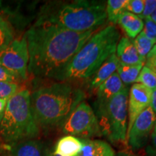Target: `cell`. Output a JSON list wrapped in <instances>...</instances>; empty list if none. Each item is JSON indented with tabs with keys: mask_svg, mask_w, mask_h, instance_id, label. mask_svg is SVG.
<instances>
[{
	"mask_svg": "<svg viewBox=\"0 0 156 156\" xmlns=\"http://www.w3.org/2000/svg\"><path fill=\"white\" fill-rule=\"evenodd\" d=\"M119 65V61L116 55L115 54H112L93 75L90 83V88L93 90H97L103 82L116 73Z\"/></svg>",
	"mask_w": 156,
	"mask_h": 156,
	"instance_id": "4fadbf2b",
	"label": "cell"
},
{
	"mask_svg": "<svg viewBox=\"0 0 156 156\" xmlns=\"http://www.w3.org/2000/svg\"><path fill=\"white\" fill-rule=\"evenodd\" d=\"M128 0H108L106 3V15L109 22L116 24L124 12Z\"/></svg>",
	"mask_w": 156,
	"mask_h": 156,
	"instance_id": "d6986e66",
	"label": "cell"
},
{
	"mask_svg": "<svg viewBox=\"0 0 156 156\" xmlns=\"http://www.w3.org/2000/svg\"><path fill=\"white\" fill-rule=\"evenodd\" d=\"M120 33L114 25L95 33L54 80L66 83L93 77L104 62L116 53Z\"/></svg>",
	"mask_w": 156,
	"mask_h": 156,
	"instance_id": "3957f363",
	"label": "cell"
},
{
	"mask_svg": "<svg viewBox=\"0 0 156 156\" xmlns=\"http://www.w3.org/2000/svg\"><path fill=\"white\" fill-rule=\"evenodd\" d=\"M3 148V143H2V140L1 136H0V151Z\"/></svg>",
	"mask_w": 156,
	"mask_h": 156,
	"instance_id": "d6a6232c",
	"label": "cell"
},
{
	"mask_svg": "<svg viewBox=\"0 0 156 156\" xmlns=\"http://www.w3.org/2000/svg\"><path fill=\"white\" fill-rule=\"evenodd\" d=\"M144 64H145V62H141V63L133 64V65H127V64L119 63L116 73L124 85L126 86L132 83H136V79Z\"/></svg>",
	"mask_w": 156,
	"mask_h": 156,
	"instance_id": "ac0fdd59",
	"label": "cell"
},
{
	"mask_svg": "<svg viewBox=\"0 0 156 156\" xmlns=\"http://www.w3.org/2000/svg\"><path fill=\"white\" fill-rule=\"evenodd\" d=\"M82 147L83 142L79 138L67 135L58 140L54 153L60 156H77Z\"/></svg>",
	"mask_w": 156,
	"mask_h": 156,
	"instance_id": "2e32d148",
	"label": "cell"
},
{
	"mask_svg": "<svg viewBox=\"0 0 156 156\" xmlns=\"http://www.w3.org/2000/svg\"><path fill=\"white\" fill-rule=\"evenodd\" d=\"M97 30L77 33L37 21L25 35L29 56L28 72L36 77L54 79Z\"/></svg>",
	"mask_w": 156,
	"mask_h": 156,
	"instance_id": "6da1fadb",
	"label": "cell"
},
{
	"mask_svg": "<svg viewBox=\"0 0 156 156\" xmlns=\"http://www.w3.org/2000/svg\"><path fill=\"white\" fill-rule=\"evenodd\" d=\"M116 56L119 63L133 65L145 62V58L139 55L133 41L126 37H123L119 40L116 46Z\"/></svg>",
	"mask_w": 156,
	"mask_h": 156,
	"instance_id": "7c38bea8",
	"label": "cell"
},
{
	"mask_svg": "<svg viewBox=\"0 0 156 156\" xmlns=\"http://www.w3.org/2000/svg\"><path fill=\"white\" fill-rule=\"evenodd\" d=\"M156 122V116L148 106L136 118L126 135V142L133 150L142 148L147 143Z\"/></svg>",
	"mask_w": 156,
	"mask_h": 156,
	"instance_id": "9c48e42d",
	"label": "cell"
},
{
	"mask_svg": "<svg viewBox=\"0 0 156 156\" xmlns=\"http://www.w3.org/2000/svg\"><path fill=\"white\" fill-rule=\"evenodd\" d=\"M12 156H45L44 147L40 142L28 140L15 144L12 149Z\"/></svg>",
	"mask_w": 156,
	"mask_h": 156,
	"instance_id": "e0dca14e",
	"label": "cell"
},
{
	"mask_svg": "<svg viewBox=\"0 0 156 156\" xmlns=\"http://www.w3.org/2000/svg\"><path fill=\"white\" fill-rule=\"evenodd\" d=\"M125 87L126 86L121 80L117 73L113 74L97 89V99L95 102L96 108L104 105Z\"/></svg>",
	"mask_w": 156,
	"mask_h": 156,
	"instance_id": "8fae6325",
	"label": "cell"
},
{
	"mask_svg": "<svg viewBox=\"0 0 156 156\" xmlns=\"http://www.w3.org/2000/svg\"><path fill=\"white\" fill-rule=\"evenodd\" d=\"M126 36L129 38H135L142 32L144 28V22L137 15L124 12L117 22Z\"/></svg>",
	"mask_w": 156,
	"mask_h": 156,
	"instance_id": "9a60e30c",
	"label": "cell"
},
{
	"mask_svg": "<svg viewBox=\"0 0 156 156\" xmlns=\"http://www.w3.org/2000/svg\"><path fill=\"white\" fill-rule=\"evenodd\" d=\"M60 126L63 133L80 136L83 139L101 134L96 115L84 101L74 109Z\"/></svg>",
	"mask_w": 156,
	"mask_h": 156,
	"instance_id": "52a82bcc",
	"label": "cell"
},
{
	"mask_svg": "<svg viewBox=\"0 0 156 156\" xmlns=\"http://www.w3.org/2000/svg\"><path fill=\"white\" fill-rule=\"evenodd\" d=\"M153 109V111L155 113L156 116V88L153 89L152 90V95H151V106H150Z\"/></svg>",
	"mask_w": 156,
	"mask_h": 156,
	"instance_id": "f1b7e54d",
	"label": "cell"
},
{
	"mask_svg": "<svg viewBox=\"0 0 156 156\" xmlns=\"http://www.w3.org/2000/svg\"><path fill=\"white\" fill-rule=\"evenodd\" d=\"M106 5L103 2L76 0L48 7L38 22H46L77 33L98 29L107 19Z\"/></svg>",
	"mask_w": 156,
	"mask_h": 156,
	"instance_id": "277c9868",
	"label": "cell"
},
{
	"mask_svg": "<svg viewBox=\"0 0 156 156\" xmlns=\"http://www.w3.org/2000/svg\"><path fill=\"white\" fill-rule=\"evenodd\" d=\"M145 67L156 73V44L145 57Z\"/></svg>",
	"mask_w": 156,
	"mask_h": 156,
	"instance_id": "83f0119b",
	"label": "cell"
},
{
	"mask_svg": "<svg viewBox=\"0 0 156 156\" xmlns=\"http://www.w3.org/2000/svg\"><path fill=\"white\" fill-rule=\"evenodd\" d=\"M142 32L147 38L156 44V24L150 17L145 19L144 28Z\"/></svg>",
	"mask_w": 156,
	"mask_h": 156,
	"instance_id": "cb8c5ba5",
	"label": "cell"
},
{
	"mask_svg": "<svg viewBox=\"0 0 156 156\" xmlns=\"http://www.w3.org/2000/svg\"><path fill=\"white\" fill-rule=\"evenodd\" d=\"M39 126L35 119L28 90H19L7 100L0 119V136L8 143L16 144L33 140L39 134Z\"/></svg>",
	"mask_w": 156,
	"mask_h": 156,
	"instance_id": "5b68a950",
	"label": "cell"
},
{
	"mask_svg": "<svg viewBox=\"0 0 156 156\" xmlns=\"http://www.w3.org/2000/svg\"><path fill=\"white\" fill-rule=\"evenodd\" d=\"M7 102V99H0V119H1L2 116L4 114V112L5 110Z\"/></svg>",
	"mask_w": 156,
	"mask_h": 156,
	"instance_id": "f546056e",
	"label": "cell"
},
{
	"mask_svg": "<svg viewBox=\"0 0 156 156\" xmlns=\"http://www.w3.org/2000/svg\"><path fill=\"white\" fill-rule=\"evenodd\" d=\"M49 156H60V155H56V154H54V153H53L52 154H51V155H50Z\"/></svg>",
	"mask_w": 156,
	"mask_h": 156,
	"instance_id": "836d02e7",
	"label": "cell"
},
{
	"mask_svg": "<svg viewBox=\"0 0 156 156\" xmlns=\"http://www.w3.org/2000/svg\"><path fill=\"white\" fill-rule=\"evenodd\" d=\"M28 50L26 37L15 39L0 51V66L16 74L25 80L28 77Z\"/></svg>",
	"mask_w": 156,
	"mask_h": 156,
	"instance_id": "ba28073f",
	"label": "cell"
},
{
	"mask_svg": "<svg viewBox=\"0 0 156 156\" xmlns=\"http://www.w3.org/2000/svg\"><path fill=\"white\" fill-rule=\"evenodd\" d=\"M150 18H151L152 20H153V22L156 24V8H155V10H154L153 14L151 15V16L150 17Z\"/></svg>",
	"mask_w": 156,
	"mask_h": 156,
	"instance_id": "1f68e13d",
	"label": "cell"
},
{
	"mask_svg": "<svg viewBox=\"0 0 156 156\" xmlns=\"http://www.w3.org/2000/svg\"><path fill=\"white\" fill-rule=\"evenodd\" d=\"M21 81L22 80L18 75L0 66V82H7V83H15L19 85Z\"/></svg>",
	"mask_w": 156,
	"mask_h": 156,
	"instance_id": "484cf974",
	"label": "cell"
},
{
	"mask_svg": "<svg viewBox=\"0 0 156 156\" xmlns=\"http://www.w3.org/2000/svg\"><path fill=\"white\" fill-rule=\"evenodd\" d=\"M14 41V32L10 24L0 16V51Z\"/></svg>",
	"mask_w": 156,
	"mask_h": 156,
	"instance_id": "ffe728a7",
	"label": "cell"
},
{
	"mask_svg": "<svg viewBox=\"0 0 156 156\" xmlns=\"http://www.w3.org/2000/svg\"><path fill=\"white\" fill-rule=\"evenodd\" d=\"M19 88L18 84L0 82V99L8 100L18 92Z\"/></svg>",
	"mask_w": 156,
	"mask_h": 156,
	"instance_id": "603a6c76",
	"label": "cell"
},
{
	"mask_svg": "<svg viewBox=\"0 0 156 156\" xmlns=\"http://www.w3.org/2000/svg\"><path fill=\"white\" fill-rule=\"evenodd\" d=\"M145 6V0H128L126 6V11L140 16Z\"/></svg>",
	"mask_w": 156,
	"mask_h": 156,
	"instance_id": "d4e9b609",
	"label": "cell"
},
{
	"mask_svg": "<svg viewBox=\"0 0 156 156\" xmlns=\"http://www.w3.org/2000/svg\"><path fill=\"white\" fill-rule=\"evenodd\" d=\"M132 41L135 46L139 55L144 58H145L153 46H155V43L153 41L147 38L145 35L142 34V32L140 33Z\"/></svg>",
	"mask_w": 156,
	"mask_h": 156,
	"instance_id": "44dd1931",
	"label": "cell"
},
{
	"mask_svg": "<svg viewBox=\"0 0 156 156\" xmlns=\"http://www.w3.org/2000/svg\"><path fill=\"white\" fill-rule=\"evenodd\" d=\"M83 147L77 156H115V151L108 142L100 140L83 139Z\"/></svg>",
	"mask_w": 156,
	"mask_h": 156,
	"instance_id": "5bb4252c",
	"label": "cell"
},
{
	"mask_svg": "<svg viewBox=\"0 0 156 156\" xmlns=\"http://www.w3.org/2000/svg\"><path fill=\"white\" fill-rule=\"evenodd\" d=\"M136 83L141 84L153 90L156 88V73L145 66L140 71Z\"/></svg>",
	"mask_w": 156,
	"mask_h": 156,
	"instance_id": "7402d4cb",
	"label": "cell"
},
{
	"mask_svg": "<svg viewBox=\"0 0 156 156\" xmlns=\"http://www.w3.org/2000/svg\"><path fill=\"white\" fill-rule=\"evenodd\" d=\"M126 156H132V155H126Z\"/></svg>",
	"mask_w": 156,
	"mask_h": 156,
	"instance_id": "e575fe53",
	"label": "cell"
},
{
	"mask_svg": "<svg viewBox=\"0 0 156 156\" xmlns=\"http://www.w3.org/2000/svg\"><path fill=\"white\" fill-rule=\"evenodd\" d=\"M151 95L152 90L140 83H134L130 88L128 96L127 134L136 117L151 106Z\"/></svg>",
	"mask_w": 156,
	"mask_h": 156,
	"instance_id": "30bf717a",
	"label": "cell"
},
{
	"mask_svg": "<svg viewBox=\"0 0 156 156\" xmlns=\"http://www.w3.org/2000/svg\"><path fill=\"white\" fill-rule=\"evenodd\" d=\"M156 8V0H145V6L142 15L139 16L142 20H145L151 16Z\"/></svg>",
	"mask_w": 156,
	"mask_h": 156,
	"instance_id": "4316f807",
	"label": "cell"
},
{
	"mask_svg": "<svg viewBox=\"0 0 156 156\" xmlns=\"http://www.w3.org/2000/svg\"><path fill=\"white\" fill-rule=\"evenodd\" d=\"M85 96L83 90L65 82L36 90L30 93V104L37 124L44 128L61 126Z\"/></svg>",
	"mask_w": 156,
	"mask_h": 156,
	"instance_id": "7a4b0ae2",
	"label": "cell"
},
{
	"mask_svg": "<svg viewBox=\"0 0 156 156\" xmlns=\"http://www.w3.org/2000/svg\"><path fill=\"white\" fill-rule=\"evenodd\" d=\"M151 136H152V142H153L154 147L156 148V122L155 124V126H154L153 127V132L151 133Z\"/></svg>",
	"mask_w": 156,
	"mask_h": 156,
	"instance_id": "4dcf8cb0",
	"label": "cell"
},
{
	"mask_svg": "<svg viewBox=\"0 0 156 156\" xmlns=\"http://www.w3.org/2000/svg\"><path fill=\"white\" fill-rule=\"evenodd\" d=\"M129 90L125 87L104 105L96 108L101 133L112 142H126Z\"/></svg>",
	"mask_w": 156,
	"mask_h": 156,
	"instance_id": "8992f818",
	"label": "cell"
}]
</instances>
